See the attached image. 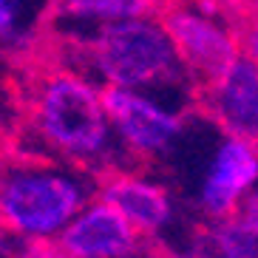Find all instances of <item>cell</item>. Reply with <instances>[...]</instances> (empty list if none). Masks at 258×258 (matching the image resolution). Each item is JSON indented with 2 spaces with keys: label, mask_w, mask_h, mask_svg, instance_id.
Masks as SVG:
<instances>
[{
  "label": "cell",
  "mask_w": 258,
  "mask_h": 258,
  "mask_svg": "<svg viewBox=\"0 0 258 258\" xmlns=\"http://www.w3.org/2000/svg\"><path fill=\"white\" fill-rule=\"evenodd\" d=\"M29 134L34 139L29 156L43 153V159L102 176L119 170V159L128 156L108 116L102 85L74 69H54L37 77L29 97Z\"/></svg>",
  "instance_id": "1"
},
{
  "label": "cell",
  "mask_w": 258,
  "mask_h": 258,
  "mask_svg": "<svg viewBox=\"0 0 258 258\" xmlns=\"http://www.w3.org/2000/svg\"><path fill=\"white\" fill-rule=\"evenodd\" d=\"M91 170L43 156H17L0 184V219L6 233L26 244H54L83 210L97 187Z\"/></svg>",
  "instance_id": "2"
},
{
  "label": "cell",
  "mask_w": 258,
  "mask_h": 258,
  "mask_svg": "<svg viewBox=\"0 0 258 258\" xmlns=\"http://www.w3.org/2000/svg\"><path fill=\"white\" fill-rule=\"evenodd\" d=\"M83 74L102 88L170 91L193 83L162 17H134L80 40Z\"/></svg>",
  "instance_id": "3"
},
{
  "label": "cell",
  "mask_w": 258,
  "mask_h": 258,
  "mask_svg": "<svg viewBox=\"0 0 258 258\" xmlns=\"http://www.w3.org/2000/svg\"><path fill=\"white\" fill-rule=\"evenodd\" d=\"M193 85L205 88L241 57L235 26L210 0H176L159 12Z\"/></svg>",
  "instance_id": "4"
},
{
  "label": "cell",
  "mask_w": 258,
  "mask_h": 258,
  "mask_svg": "<svg viewBox=\"0 0 258 258\" xmlns=\"http://www.w3.org/2000/svg\"><path fill=\"white\" fill-rule=\"evenodd\" d=\"M105 108L114 122L122 151L134 159H159L176 148L184 134V116L179 108L153 97V91L102 88Z\"/></svg>",
  "instance_id": "5"
},
{
  "label": "cell",
  "mask_w": 258,
  "mask_h": 258,
  "mask_svg": "<svg viewBox=\"0 0 258 258\" xmlns=\"http://www.w3.org/2000/svg\"><path fill=\"white\" fill-rule=\"evenodd\" d=\"M258 184V142L221 134L199 182V207L210 221L235 219L241 202Z\"/></svg>",
  "instance_id": "6"
},
{
  "label": "cell",
  "mask_w": 258,
  "mask_h": 258,
  "mask_svg": "<svg viewBox=\"0 0 258 258\" xmlns=\"http://www.w3.org/2000/svg\"><path fill=\"white\" fill-rule=\"evenodd\" d=\"M139 238L114 207L94 196L54 244L66 258H131L139 250Z\"/></svg>",
  "instance_id": "7"
},
{
  "label": "cell",
  "mask_w": 258,
  "mask_h": 258,
  "mask_svg": "<svg viewBox=\"0 0 258 258\" xmlns=\"http://www.w3.org/2000/svg\"><path fill=\"white\" fill-rule=\"evenodd\" d=\"M202 91V105L221 134L244 137L258 142V66L247 57L230 66L221 77L207 83Z\"/></svg>",
  "instance_id": "8"
},
{
  "label": "cell",
  "mask_w": 258,
  "mask_h": 258,
  "mask_svg": "<svg viewBox=\"0 0 258 258\" xmlns=\"http://www.w3.org/2000/svg\"><path fill=\"white\" fill-rule=\"evenodd\" d=\"M97 199L108 202L139 235H156L173 221V199L156 179L128 167L111 170L97 184Z\"/></svg>",
  "instance_id": "9"
},
{
  "label": "cell",
  "mask_w": 258,
  "mask_h": 258,
  "mask_svg": "<svg viewBox=\"0 0 258 258\" xmlns=\"http://www.w3.org/2000/svg\"><path fill=\"white\" fill-rule=\"evenodd\" d=\"M54 12L66 23L88 26V34H94L102 26L159 12V0H54Z\"/></svg>",
  "instance_id": "10"
},
{
  "label": "cell",
  "mask_w": 258,
  "mask_h": 258,
  "mask_svg": "<svg viewBox=\"0 0 258 258\" xmlns=\"http://www.w3.org/2000/svg\"><path fill=\"white\" fill-rule=\"evenodd\" d=\"M205 252L207 258H258V235L238 219L213 221Z\"/></svg>",
  "instance_id": "11"
},
{
  "label": "cell",
  "mask_w": 258,
  "mask_h": 258,
  "mask_svg": "<svg viewBox=\"0 0 258 258\" xmlns=\"http://www.w3.org/2000/svg\"><path fill=\"white\" fill-rule=\"evenodd\" d=\"M235 34H238L241 57H247V60H252L258 66V9L255 12H247V15L235 23Z\"/></svg>",
  "instance_id": "12"
},
{
  "label": "cell",
  "mask_w": 258,
  "mask_h": 258,
  "mask_svg": "<svg viewBox=\"0 0 258 258\" xmlns=\"http://www.w3.org/2000/svg\"><path fill=\"white\" fill-rule=\"evenodd\" d=\"M20 0H0V34L3 40H12L17 23H20Z\"/></svg>",
  "instance_id": "13"
},
{
  "label": "cell",
  "mask_w": 258,
  "mask_h": 258,
  "mask_svg": "<svg viewBox=\"0 0 258 258\" xmlns=\"http://www.w3.org/2000/svg\"><path fill=\"white\" fill-rule=\"evenodd\" d=\"M235 219L241 221L247 230H252V233L258 235V184L250 190V196L241 202V207H238V213H235Z\"/></svg>",
  "instance_id": "14"
},
{
  "label": "cell",
  "mask_w": 258,
  "mask_h": 258,
  "mask_svg": "<svg viewBox=\"0 0 258 258\" xmlns=\"http://www.w3.org/2000/svg\"><path fill=\"white\" fill-rule=\"evenodd\" d=\"M29 258H66L57 250V244H29Z\"/></svg>",
  "instance_id": "15"
}]
</instances>
